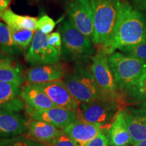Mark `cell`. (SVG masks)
<instances>
[{
	"instance_id": "6da1fadb",
	"label": "cell",
	"mask_w": 146,
	"mask_h": 146,
	"mask_svg": "<svg viewBox=\"0 0 146 146\" xmlns=\"http://www.w3.org/2000/svg\"><path fill=\"white\" fill-rule=\"evenodd\" d=\"M146 42V18L127 0H120L119 14L112 36L102 47L110 55L116 50Z\"/></svg>"
},
{
	"instance_id": "7a4b0ae2",
	"label": "cell",
	"mask_w": 146,
	"mask_h": 146,
	"mask_svg": "<svg viewBox=\"0 0 146 146\" xmlns=\"http://www.w3.org/2000/svg\"><path fill=\"white\" fill-rule=\"evenodd\" d=\"M119 92L127 96L141 83L146 75V62L122 52H115L108 56Z\"/></svg>"
},
{
	"instance_id": "3957f363",
	"label": "cell",
	"mask_w": 146,
	"mask_h": 146,
	"mask_svg": "<svg viewBox=\"0 0 146 146\" xmlns=\"http://www.w3.org/2000/svg\"><path fill=\"white\" fill-rule=\"evenodd\" d=\"M83 63H76L74 69L63 76V82L73 98L79 104L98 100H113L98 86L90 66H85Z\"/></svg>"
},
{
	"instance_id": "277c9868",
	"label": "cell",
	"mask_w": 146,
	"mask_h": 146,
	"mask_svg": "<svg viewBox=\"0 0 146 146\" xmlns=\"http://www.w3.org/2000/svg\"><path fill=\"white\" fill-rule=\"evenodd\" d=\"M59 32L62 37L60 57L64 60L83 62L96 54L91 39L78 31L68 19L60 24Z\"/></svg>"
},
{
	"instance_id": "5b68a950",
	"label": "cell",
	"mask_w": 146,
	"mask_h": 146,
	"mask_svg": "<svg viewBox=\"0 0 146 146\" xmlns=\"http://www.w3.org/2000/svg\"><path fill=\"white\" fill-rule=\"evenodd\" d=\"M94 16L92 42L103 46L112 36L119 14L120 0H90Z\"/></svg>"
},
{
	"instance_id": "8992f818",
	"label": "cell",
	"mask_w": 146,
	"mask_h": 146,
	"mask_svg": "<svg viewBox=\"0 0 146 146\" xmlns=\"http://www.w3.org/2000/svg\"><path fill=\"white\" fill-rule=\"evenodd\" d=\"M123 102L116 100H98L79 104L78 118L100 125L108 131L113 120L122 110Z\"/></svg>"
},
{
	"instance_id": "52a82bcc",
	"label": "cell",
	"mask_w": 146,
	"mask_h": 146,
	"mask_svg": "<svg viewBox=\"0 0 146 146\" xmlns=\"http://www.w3.org/2000/svg\"><path fill=\"white\" fill-rule=\"evenodd\" d=\"M90 69L98 86L107 96L123 102L110 66L108 55L102 48L91 58Z\"/></svg>"
},
{
	"instance_id": "ba28073f",
	"label": "cell",
	"mask_w": 146,
	"mask_h": 146,
	"mask_svg": "<svg viewBox=\"0 0 146 146\" xmlns=\"http://www.w3.org/2000/svg\"><path fill=\"white\" fill-rule=\"evenodd\" d=\"M60 55L47 41V35L36 30L25 59L33 66L50 65L59 62Z\"/></svg>"
},
{
	"instance_id": "9c48e42d",
	"label": "cell",
	"mask_w": 146,
	"mask_h": 146,
	"mask_svg": "<svg viewBox=\"0 0 146 146\" xmlns=\"http://www.w3.org/2000/svg\"><path fill=\"white\" fill-rule=\"evenodd\" d=\"M66 11L70 23L92 41L94 27L90 0H70L67 3Z\"/></svg>"
},
{
	"instance_id": "30bf717a",
	"label": "cell",
	"mask_w": 146,
	"mask_h": 146,
	"mask_svg": "<svg viewBox=\"0 0 146 146\" xmlns=\"http://www.w3.org/2000/svg\"><path fill=\"white\" fill-rule=\"evenodd\" d=\"M27 112L33 120L45 122L61 129H64L78 119V112L58 106L43 110L27 107Z\"/></svg>"
},
{
	"instance_id": "8fae6325",
	"label": "cell",
	"mask_w": 146,
	"mask_h": 146,
	"mask_svg": "<svg viewBox=\"0 0 146 146\" xmlns=\"http://www.w3.org/2000/svg\"><path fill=\"white\" fill-rule=\"evenodd\" d=\"M46 94L56 106L78 112L79 104L73 98L63 81L35 84Z\"/></svg>"
},
{
	"instance_id": "7c38bea8",
	"label": "cell",
	"mask_w": 146,
	"mask_h": 146,
	"mask_svg": "<svg viewBox=\"0 0 146 146\" xmlns=\"http://www.w3.org/2000/svg\"><path fill=\"white\" fill-rule=\"evenodd\" d=\"M122 110L133 145L137 142L146 140V109L128 106Z\"/></svg>"
},
{
	"instance_id": "4fadbf2b",
	"label": "cell",
	"mask_w": 146,
	"mask_h": 146,
	"mask_svg": "<svg viewBox=\"0 0 146 146\" xmlns=\"http://www.w3.org/2000/svg\"><path fill=\"white\" fill-rule=\"evenodd\" d=\"M63 131L78 146H85L100 133L105 131L100 125L87 123L79 118Z\"/></svg>"
},
{
	"instance_id": "5bb4252c",
	"label": "cell",
	"mask_w": 146,
	"mask_h": 146,
	"mask_svg": "<svg viewBox=\"0 0 146 146\" xmlns=\"http://www.w3.org/2000/svg\"><path fill=\"white\" fill-rule=\"evenodd\" d=\"M28 122L16 112L0 109V137H14L28 130Z\"/></svg>"
},
{
	"instance_id": "9a60e30c",
	"label": "cell",
	"mask_w": 146,
	"mask_h": 146,
	"mask_svg": "<svg viewBox=\"0 0 146 146\" xmlns=\"http://www.w3.org/2000/svg\"><path fill=\"white\" fill-rule=\"evenodd\" d=\"M21 98L27 107L43 110L56 107L46 94L35 84H28L21 89Z\"/></svg>"
},
{
	"instance_id": "2e32d148",
	"label": "cell",
	"mask_w": 146,
	"mask_h": 146,
	"mask_svg": "<svg viewBox=\"0 0 146 146\" xmlns=\"http://www.w3.org/2000/svg\"><path fill=\"white\" fill-rule=\"evenodd\" d=\"M21 87L0 81V109L18 112L25 107L21 96Z\"/></svg>"
},
{
	"instance_id": "e0dca14e",
	"label": "cell",
	"mask_w": 146,
	"mask_h": 146,
	"mask_svg": "<svg viewBox=\"0 0 146 146\" xmlns=\"http://www.w3.org/2000/svg\"><path fill=\"white\" fill-rule=\"evenodd\" d=\"M123 110V109H122ZM120 110L115 116L108 130V139L111 146H127L133 145L123 110Z\"/></svg>"
},
{
	"instance_id": "ac0fdd59",
	"label": "cell",
	"mask_w": 146,
	"mask_h": 146,
	"mask_svg": "<svg viewBox=\"0 0 146 146\" xmlns=\"http://www.w3.org/2000/svg\"><path fill=\"white\" fill-rule=\"evenodd\" d=\"M24 81L21 65L10 55L0 53V81L21 87Z\"/></svg>"
},
{
	"instance_id": "d6986e66",
	"label": "cell",
	"mask_w": 146,
	"mask_h": 146,
	"mask_svg": "<svg viewBox=\"0 0 146 146\" xmlns=\"http://www.w3.org/2000/svg\"><path fill=\"white\" fill-rule=\"evenodd\" d=\"M64 68L60 64L33 67L27 71L29 84H39L59 81L64 76Z\"/></svg>"
},
{
	"instance_id": "ffe728a7",
	"label": "cell",
	"mask_w": 146,
	"mask_h": 146,
	"mask_svg": "<svg viewBox=\"0 0 146 146\" xmlns=\"http://www.w3.org/2000/svg\"><path fill=\"white\" fill-rule=\"evenodd\" d=\"M63 133L61 129L41 120L32 119L28 123L27 137L41 143H50Z\"/></svg>"
},
{
	"instance_id": "44dd1931",
	"label": "cell",
	"mask_w": 146,
	"mask_h": 146,
	"mask_svg": "<svg viewBox=\"0 0 146 146\" xmlns=\"http://www.w3.org/2000/svg\"><path fill=\"white\" fill-rule=\"evenodd\" d=\"M1 19L10 29H27L35 31L38 18L30 16L20 15L8 8L3 14Z\"/></svg>"
},
{
	"instance_id": "7402d4cb",
	"label": "cell",
	"mask_w": 146,
	"mask_h": 146,
	"mask_svg": "<svg viewBox=\"0 0 146 146\" xmlns=\"http://www.w3.org/2000/svg\"><path fill=\"white\" fill-rule=\"evenodd\" d=\"M22 50L12 39L8 25L0 22V53L12 56L20 54Z\"/></svg>"
},
{
	"instance_id": "603a6c76",
	"label": "cell",
	"mask_w": 146,
	"mask_h": 146,
	"mask_svg": "<svg viewBox=\"0 0 146 146\" xmlns=\"http://www.w3.org/2000/svg\"><path fill=\"white\" fill-rule=\"evenodd\" d=\"M10 30L14 43L22 50L27 51L29 49L35 32L27 29H10Z\"/></svg>"
},
{
	"instance_id": "cb8c5ba5",
	"label": "cell",
	"mask_w": 146,
	"mask_h": 146,
	"mask_svg": "<svg viewBox=\"0 0 146 146\" xmlns=\"http://www.w3.org/2000/svg\"><path fill=\"white\" fill-rule=\"evenodd\" d=\"M127 96L133 103L137 104V107L146 109V75L138 86Z\"/></svg>"
},
{
	"instance_id": "d4e9b609",
	"label": "cell",
	"mask_w": 146,
	"mask_h": 146,
	"mask_svg": "<svg viewBox=\"0 0 146 146\" xmlns=\"http://www.w3.org/2000/svg\"><path fill=\"white\" fill-rule=\"evenodd\" d=\"M36 143L23 135L14 137L0 139V146H36Z\"/></svg>"
},
{
	"instance_id": "484cf974",
	"label": "cell",
	"mask_w": 146,
	"mask_h": 146,
	"mask_svg": "<svg viewBox=\"0 0 146 146\" xmlns=\"http://www.w3.org/2000/svg\"><path fill=\"white\" fill-rule=\"evenodd\" d=\"M120 52L146 62V42L134 46L125 47L120 50Z\"/></svg>"
},
{
	"instance_id": "4316f807",
	"label": "cell",
	"mask_w": 146,
	"mask_h": 146,
	"mask_svg": "<svg viewBox=\"0 0 146 146\" xmlns=\"http://www.w3.org/2000/svg\"><path fill=\"white\" fill-rule=\"evenodd\" d=\"M56 23L52 18L47 15H43L39 18L36 23V30H39L44 34H49L54 30Z\"/></svg>"
},
{
	"instance_id": "83f0119b",
	"label": "cell",
	"mask_w": 146,
	"mask_h": 146,
	"mask_svg": "<svg viewBox=\"0 0 146 146\" xmlns=\"http://www.w3.org/2000/svg\"><path fill=\"white\" fill-rule=\"evenodd\" d=\"M47 146H78L72 139L63 133L52 142L47 144Z\"/></svg>"
},
{
	"instance_id": "f1b7e54d",
	"label": "cell",
	"mask_w": 146,
	"mask_h": 146,
	"mask_svg": "<svg viewBox=\"0 0 146 146\" xmlns=\"http://www.w3.org/2000/svg\"><path fill=\"white\" fill-rule=\"evenodd\" d=\"M47 41L49 44L56 49L61 56L62 37L60 32L56 31L47 35Z\"/></svg>"
},
{
	"instance_id": "f546056e",
	"label": "cell",
	"mask_w": 146,
	"mask_h": 146,
	"mask_svg": "<svg viewBox=\"0 0 146 146\" xmlns=\"http://www.w3.org/2000/svg\"><path fill=\"white\" fill-rule=\"evenodd\" d=\"M85 146H110L108 136L105 134L104 131H103Z\"/></svg>"
},
{
	"instance_id": "4dcf8cb0",
	"label": "cell",
	"mask_w": 146,
	"mask_h": 146,
	"mask_svg": "<svg viewBox=\"0 0 146 146\" xmlns=\"http://www.w3.org/2000/svg\"><path fill=\"white\" fill-rule=\"evenodd\" d=\"M133 7L140 12H146V0H131Z\"/></svg>"
},
{
	"instance_id": "1f68e13d",
	"label": "cell",
	"mask_w": 146,
	"mask_h": 146,
	"mask_svg": "<svg viewBox=\"0 0 146 146\" xmlns=\"http://www.w3.org/2000/svg\"><path fill=\"white\" fill-rule=\"evenodd\" d=\"M12 0H0V18L2 17L4 12L8 10Z\"/></svg>"
},
{
	"instance_id": "d6a6232c",
	"label": "cell",
	"mask_w": 146,
	"mask_h": 146,
	"mask_svg": "<svg viewBox=\"0 0 146 146\" xmlns=\"http://www.w3.org/2000/svg\"><path fill=\"white\" fill-rule=\"evenodd\" d=\"M133 146H146V140L137 142L133 145Z\"/></svg>"
},
{
	"instance_id": "836d02e7",
	"label": "cell",
	"mask_w": 146,
	"mask_h": 146,
	"mask_svg": "<svg viewBox=\"0 0 146 146\" xmlns=\"http://www.w3.org/2000/svg\"><path fill=\"white\" fill-rule=\"evenodd\" d=\"M36 146H41V145H37V144H36Z\"/></svg>"
},
{
	"instance_id": "e575fe53",
	"label": "cell",
	"mask_w": 146,
	"mask_h": 146,
	"mask_svg": "<svg viewBox=\"0 0 146 146\" xmlns=\"http://www.w3.org/2000/svg\"><path fill=\"white\" fill-rule=\"evenodd\" d=\"M145 18H146V15H145Z\"/></svg>"
}]
</instances>
